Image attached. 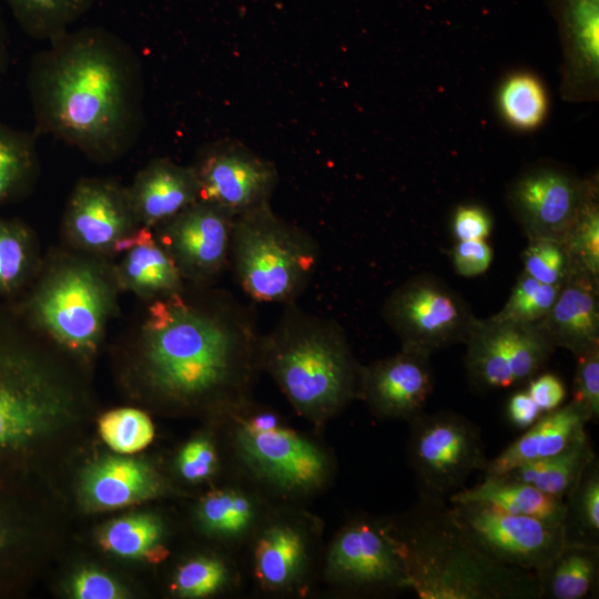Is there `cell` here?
<instances>
[{
  "label": "cell",
  "instance_id": "19",
  "mask_svg": "<svg viewBox=\"0 0 599 599\" xmlns=\"http://www.w3.org/2000/svg\"><path fill=\"white\" fill-rule=\"evenodd\" d=\"M314 532L311 522L300 515L262 520L252 537L254 575L264 590L284 593L304 585L313 564Z\"/></svg>",
  "mask_w": 599,
  "mask_h": 599
},
{
  "label": "cell",
  "instance_id": "28",
  "mask_svg": "<svg viewBox=\"0 0 599 599\" xmlns=\"http://www.w3.org/2000/svg\"><path fill=\"white\" fill-rule=\"evenodd\" d=\"M262 507L257 498L242 488H222L209 493L199 504L201 528L223 541H243L261 525Z\"/></svg>",
  "mask_w": 599,
  "mask_h": 599
},
{
  "label": "cell",
  "instance_id": "3",
  "mask_svg": "<svg viewBox=\"0 0 599 599\" xmlns=\"http://www.w3.org/2000/svg\"><path fill=\"white\" fill-rule=\"evenodd\" d=\"M413 590L420 599H536V573L499 564L465 532L446 502L419 499L390 519Z\"/></svg>",
  "mask_w": 599,
  "mask_h": 599
},
{
  "label": "cell",
  "instance_id": "10",
  "mask_svg": "<svg viewBox=\"0 0 599 599\" xmlns=\"http://www.w3.org/2000/svg\"><path fill=\"white\" fill-rule=\"evenodd\" d=\"M382 316L400 348L427 355L465 343L477 318L464 297L430 273L412 276L382 306Z\"/></svg>",
  "mask_w": 599,
  "mask_h": 599
},
{
  "label": "cell",
  "instance_id": "29",
  "mask_svg": "<svg viewBox=\"0 0 599 599\" xmlns=\"http://www.w3.org/2000/svg\"><path fill=\"white\" fill-rule=\"evenodd\" d=\"M43 257L32 229L0 215V298L19 297L35 277Z\"/></svg>",
  "mask_w": 599,
  "mask_h": 599
},
{
  "label": "cell",
  "instance_id": "45",
  "mask_svg": "<svg viewBox=\"0 0 599 599\" xmlns=\"http://www.w3.org/2000/svg\"><path fill=\"white\" fill-rule=\"evenodd\" d=\"M453 234L457 241L486 240L493 221L488 212L478 205H460L453 215Z\"/></svg>",
  "mask_w": 599,
  "mask_h": 599
},
{
  "label": "cell",
  "instance_id": "16",
  "mask_svg": "<svg viewBox=\"0 0 599 599\" xmlns=\"http://www.w3.org/2000/svg\"><path fill=\"white\" fill-rule=\"evenodd\" d=\"M235 215L197 200L153 230L187 285H216L229 267Z\"/></svg>",
  "mask_w": 599,
  "mask_h": 599
},
{
  "label": "cell",
  "instance_id": "43",
  "mask_svg": "<svg viewBox=\"0 0 599 599\" xmlns=\"http://www.w3.org/2000/svg\"><path fill=\"white\" fill-rule=\"evenodd\" d=\"M23 538L24 528L14 504L0 490V575L14 565Z\"/></svg>",
  "mask_w": 599,
  "mask_h": 599
},
{
  "label": "cell",
  "instance_id": "5",
  "mask_svg": "<svg viewBox=\"0 0 599 599\" xmlns=\"http://www.w3.org/2000/svg\"><path fill=\"white\" fill-rule=\"evenodd\" d=\"M361 364L343 328L295 303L262 335L261 367L294 409L323 426L357 398Z\"/></svg>",
  "mask_w": 599,
  "mask_h": 599
},
{
  "label": "cell",
  "instance_id": "26",
  "mask_svg": "<svg viewBox=\"0 0 599 599\" xmlns=\"http://www.w3.org/2000/svg\"><path fill=\"white\" fill-rule=\"evenodd\" d=\"M449 504L477 502L498 510L531 517L552 525H562L565 499L547 495L531 485L504 476L485 477L471 487L463 488L448 498Z\"/></svg>",
  "mask_w": 599,
  "mask_h": 599
},
{
  "label": "cell",
  "instance_id": "34",
  "mask_svg": "<svg viewBox=\"0 0 599 599\" xmlns=\"http://www.w3.org/2000/svg\"><path fill=\"white\" fill-rule=\"evenodd\" d=\"M565 501L566 542L599 546V463L597 456L583 470Z\"/></svg>",
  "mask_w": 599,
  "mask_h": 599
},
{
  "label": "cell",
  "instance_id": "48",
  "mask_svg": "<svg viewBox=\"0 0 599 599\" xmlns=\"http://www.w3.org/2000/svg\"><path fill=\"white\" fill-rule=\"evenodd\" d=\"M542 414L544 413L526 389L514 393L508 400V419L518 428H528L536 423Z\"/></svg>",
  "mask_w": 599,
  "mask_h": 599
},
{
  "label": "cell",
  "instance_id": "9",
  "mask_svg": "<svg viewBox=\"0 0 599 599\" xmlns=\"http://www.w3.org/2000/svg\"><path fill=\"white\" fill-rule=\"evenodd\" d=\"M409 423L407 455L419 499L446 502L468 477L485 470L480 428L453 410L422 413Z\"/></svg>",
  "mask_w": 599,
  "mask_h": 599
},
{
  "label": "cell",
  "instance_id": "38",
  "mask_svg": "<svg viewBox=\"0 0 599 599\" xmlns=\"http://www.w3.org/2000/svg\"><path fill=\"white\" fill-rule=\"evenodd\" d=\"M232 581L233 572L223 559L196 556L179 566L173 589L184 598H204L221 592Z\"/></svg>",
  "mask_w": 599,
  "mask_h": 599
},
{
  "label": "cell",
  "instance_id": "14",
  "mask_svg": "<svg viewBox=\"0 0 599 599\" xmlns=\"http://www.w3.org/2000/svg\"><path fill=\"white\" fill-rule=\"evenodd\" d=\"M470 539L491 559L529 572L545 568L566 544L562 525L508 514L477 502L450 504Z\"/></svg>",
  "mask_w": 599,
  "mask_h": 599
},
{
  "label": "cell",
  "instance_id": "8",
  "mask_svg": "<svg viewBox=\"0 0 599 599\" xmlns=\"http://www.w3.org/2000/svg\"><path fill=\"white\" fill-rule=\"evenodd\" d=\"M232 448L246 475L272 493L302 498L325 488L334 473L329 453L296 430L283 425L271 408L247 398L229 412Z\"/></svg>",
  "mask_w": 599,
  "mask_h": 599
},
{
  "label": "cell",
  "instance_id": "33",
  "mask_svg": "<svg viewBox=\"0 0 599 599\" xmlns=\"http://www.w3.org/2000/svg\"><path fill=\"white\" fill-rule=\"evenodd\" d=\"M164 539V524L158 516L136 514L110 522L100 541L120 557L156 561L166 555Z\"/></svg>",
  "mask_w": 599,
  "mask_h": 599
},
{
  "label": "cell",
  "instance_id": "24",
  "mask_svg": "<svg viewBox=\"0 0 599 599\" xmlns=\"http://www.w3.org/2000/svg\"><path fill=\"white\" fill-rule=\"evenodd\" d=\"M164 488L159 473L148 463L109 456L93 463L84 473L81 493L88 506L114 509L158 497Z\"/></svg>",
  "mask_w": 599,
  "mask_h": 599
},
{
  "label": "cell",
  "instance_id": "39",
  "mask_svg": "<svg viewBox=\"0 0 599 599\" xmlns=\"http://www.w3.org/2000/svg\"><path fill=\"white\" fill-rule=\"evenodd\" d=\"M104 443L120 454H133L145 448L154 437L150 417L135 408H118L108 412L99 420Z\"/></svg>",
  "mask_w": 599,
  "mask_h": 599
},
{
  "label": "cell",
  "instance_id": "32",
  "mask_svg": "<svg viewBox=\"0 0 599 599\" xmlns=\"http://www.w3.org/2000/svg\"><path fill=\"white\" fill-rule=\"evenodd\" d=\"M30 38L49 42L74 28L95 0H0Z\"/></svg>",
  "mask_w": 599,
  "mask_h": 599
},
{
  "label": "cell",
  "instance_id": "21",
  "mask_svg": "<svg viewBox=\"0 0 599 599\" xmlns=\"http://www.w3.org/2000/svg\"><path fill=\"white\" fill-rule=\"evenodd\" d=\"M139 224L154 230L199 200V185L191 165L169 158L145 164L128 186Z\"/></svg>",
  "mask_w": 599,
  "mask_h": 599
},
{
  "label": "cell",
  "instance_id": "30",
  "mask_svg": "<svg viewBox=\"0 0 599 599\" xmlns=\"http://www.w3.org/2000/svg\"><path fill=\"white\" fill-rule=\"evenodd\" d=\"M595 457L591 443L585 434L562 451L519 465L502 476L565 499Z\"/></svg>",
  "mask_w": 599,
  "mask_h": 599
},
{
  "label": "cell",
  "instance_id": "22",
  "mask_svg": "<svg viewBox=\"0 0 599 599\" xmlns=\"http://www.w3.org/2000/svg\"><path fill=\"white\" fill-rule=\"evenodd\" d=\"M599 280L572 271L537 326L552 345L576 357L599 346Z\"/></svg>",
  "mask_w": 599,
  "mask_h": 599
},
{
  "label": "cell",
  "instance_id": "13",
  "mask_svg": "<svg viewBox=\"0 0 599 599\" xmlns=\"http://www.w3.org/2000/svg\"><path fill=\"white\" fill-rule=\"evenodd\" d=\"M596 179L581 180L565 165L539 161L508 185L507 205L528 238L564 241Z\"/></svg>",
  "mask_w": 599,
  "mask_h": 599
},
{
  "label": "cell",
  "instance_id": "41",
  "mask_svg": "<svg viewBox=\"0 0 599 599\" xmlns=\"http://www.w3.org/2000/svg\"><path fill=\"white\" fill-rule=\"evenodd\" d=\"M219 467V454L214 443L206 436L189 440L176 458L180 476L190 483H200L213 476Z\"/></svg>",
  "mask_w": 599,
  "mask_h": 599
},
{
  "label": "cell",
  "instance_id": "20",
  "mask_svg": "<svg viewBox=\"0 0 599 599\" xmlns=\"http://www.w3.org/2000/svg\"><path fill=\"white\" fill-rule=\"evenodd\" d=\"M562 45L561 85L570 102L598 99V0H549Z\"/></svg>",
  "mask_w": 599,
  "mask_h": 599
},
{
  "label": "cell",
  "instance_id": "31",
  "mask_svg": "<svg viewBox=\"0 0 599 599\" xmlns=\"http://www.w3.org/2000/svg\"><path fill=\"white\" fill-rule=\"evenodd\" d=\"M40 176L37 134L0 119V206L28 196Z\"/></svg>",
  "mask_w": 599,
  "mask_h": 599
},
{
  "label": "cell",
  "instance_id": "49",
  "mask_svg": "<svg viewBox=\"0 0 599 599\" xmlns=\"http://www.w3.org/2000/svg\"><path fill=\"white\" fill-rule=\"evenodd\" d=\"M10 64V38L0 3V91Z\"/></svg>",
  "mask_w": 599,
  "mask_h": 599
},
{
  "label": "cell",
  "instance_id": "1",
  "mask_svg": "<svg viewBox=\"0 0 599 599\" xmlns=\"http://www.w3.org/2000/svg\"><path fill=\"white\" fill-rule=\"evenodd\" d=\"M132 328L135 373L161 403L225 416L251 397L262 334L254 308L231 292L185 284L148 303Z\"/></svg>",
  "mask_w": 599,
  "mask_h": 599
},
{
  "label": "cell",
  "instance_id": "37",
  "mask_svg": "<svg viewBox=\"0 0 599 599\" xmlns=\"http://www.w3.org/2000/svg\"><path fill=\"white\" fill-rule=\"evenodd\" d=\"M560 287L538 282L522 271L506 304L494 316L517 324H536L547 315Z\"/></svg>",
  "mask_w": 599,
  "mask_h": 599
},
{
  "label": "cell",
  "instance_id": "15",
  "mask_svg": "<svg viewBox=\"0 0 599 599\" xmlns=\"http://www.w3.org/2000/svg\"><path fill=\"white\" fill-rule=\"evenodd\" d=\"M141 227L128 186L105 177H82L74 184L62 219L67 247L111 258Z\"/></svg>",
  "mask_w": 599,
  "mask_h": 599
},
{
  "label": "cell",
  "instance_id": "18",
  "mask_svg": "<svg viewBox=\"0 0 599 599\" xmlns=\"http://www.w3.org/2000/svg\"><path fill=\"white\" fill-rule=\"evenodd\" d=\"M433 389L430 355L400 348L361 366L357 398L378 418L410 422L425 412Z\"/></svg>",
  "mask_w": 599,
  "mask_h": 599
},
{
  "label": "cell",
  "instance_id": "40",
  "mask_svg": "<svg viewBox=\"0 0 599 599\" xmlns=\"http://www.w3.org/2000/svg\"><path fill=\"white\" fill-rule=\"evenodd\" d=\"M521 257L524 272L544 284L562 286L573 271L562 241L528 238Z\"/></svg>",
  "mask_w": 599,
  "mask_h": 599
},
{
  "label": "cell",
  "instance_id": "11",
  "mask_svg": "<svg viewBox=\"0 0 599 599\" xmlns=\"http://www.w3.org/2000/svg\"><path fill=\"white\" fill-rule=\"evenodd\" d=\"M465 368L479 390L528 383L544 368L556 347L537 324L476 318L465 343Z\"/></svg>",
  "mask_w": 599,
  "mask_h": 599
},
{
  "label": "cell",
  "instance_id": "46",
  "mask_svg": "<svg viewBox=\"0 0 599 599\" xmlns=\"http://www.w3.org/2000/svg\"><path fill=\"white\" fill-rule=\"evenodd\" d=\"M71 586L73 596L79 599H116L123 597L121 589L112 578L94 569L79 571Z\"/></svg>",
  "mask_w": 599,
  "mask_h": 599
},
{
  "label": "cell",
  "instance_id": "27",
  "mask_svg": "<svg viewBox=\"0 0 599 599\" xmlns=\"http://www.w3.org/2000/svg\"><path fill=\"white\" fill-rule=\"evenodd\" d=\"M536 577L540 598L581 599L593 595L599 580V546L566 542Z\"/></svg>",
  "mask_w": 599,
  "mask_h": 599
},
{
  "label": "cell",
  "instance_id": "35",
  "mask_svg": "<svg viewBox=\"0 0 599 599\" xmlns=\"http://www.w3.org/2000/svg\"><path fill=\"white\" fill-rule=\"evenodd\" d=\"M499 108L515 128L532 130L541 124L547 113V95L537 77L520 72L508 77L499 91Z\"/></svg>",
  "mask_w": 599,
  "mask_h": 599
},
{
  "label": "cell",
  "instance_id": "42",
  "mask_svg": "<svg viewBox=\"0 0 599 599\" xmlns=\"http://www.w3.org/2000/svg\"><path fill=\"white\" fill-rule=\"evenodd\" d=\"M572 399L587 410L590 422L599 418V346L577 356Z\"/></svg>",
  "mask_w": 599,
  "mask_h": 599
},
{
  "label": "cell",
  "instance_id": "12",
  "mask_svg": "<svg viewBox=\"0 0 599 599\" xmlns=\"http://www.w3.org/2000/svg\"><path fill=\"white\" fill-rule=\"evenodd\" d=\"M325 576L353 592L409 590L390 519L358 517L344 525L328 546Z\"/></svg>",
  "mask_w": 599,
  "mask_h": 599
},
{
  "label": "cell",
  "instance_id": "44",
  "mask_svg": "<svg viewBox=\"0 0 599 599\" xmlns=\"http://www.w3.org/2000/svg\"><path fill=\"white\" fill-rule=\"evenodd\" d=\"M493 261V248L486 240L458 241L451 250V262L457 274L474 277L485 273Z\"/></svg>",
  "mask_w": 599,
  "mask_h": 599
},
{
  "label": "cell",
  "instance_id": "6",
  "mask_svg": "<svg viewBox=\"0 0 599 599\" xmlns=\"http://www.w3.org/2000/svg\"><path fill=\"white\" fill-rule=\"evenodd\" d=\"M120 292L111 258L67 247L43 257L28 288L7 303L51 345L88 358L105 336Z\"/></svg>",
  "mask_w": 599,
  "mask_h": 599
},
{
  "label": "cell",
  "instance_id": "47",
  "mask_svg": "<svg viewBox=\"0 0 599 599\" xmlns=\"http://www.w3.org/2000/svg\"><path fill=\"white\" fill-rule=\"evenodd\" d=\"M542 413L561 406L566 397V387L561 378L551 373H545L528 380L527 389Z\"/></svg>",
  "mask_w": 599,
  "mask_h": 599
},
{
  "label": "cell",
  "instance_id": "17",
  "mask_svg": "<svg viewBox=\"0 0 599 599\" xmlns=\"http://www.w3.org/2000/svg\"><path fill=\"white\" fill-rule=\"evenodd\" d=\"M191 166L199 200L235 216L270 203L278 183L274 163L236 140H217L202 146Z\"/></svg>",
  "mask_w": 599,
  "mask_h": 599
},
{
  "label": "cell",
  "instance_id": "25",
  "mask_svg": "<svg viewBox=\"0 0 599 599\" xmlns=\"http://www.w3.org/2000/svg\"><path fill=\"white\" fill-rule=\"evenodd\" d=\"M119 256L113 266L120 290L146 303L171 296L185 286L173 260L151 229L142 226Z\"/></svg>",
  "mask_w": 599,
  "mask_h": 599
},
{
  "label": "cell",
  "instance_id": "36",
  "mask_svg": "<svg viewBox=\"0 0 599 599\" xmlns=\"http://www.w3.org/2000/svg\"><path fill=\"white\" fill-rule=\"evenodd\" d=\"M572 268L599 280V203L598 181L591 184L573 225L562 241Z\"/></svg>",
  "mask_w": 599,
  "mask_h": 599
},
{
  "label": "cell",
  "instance_id": "7",
  "mask_svg": "<svg viewBox=\"0 0 599 599\" xmlns=\"http://www.w3.org/2000/svg\"><path fill=\"white\" fill-rule=\"evenodd\" d=\"M318 261L316 241L278 216L271 203L235 216L229 265L252 301L295 303L315 274Z\"/></svg>",
  "mask_w": 599,
  "mask_h": 599
},
{
  "label": "cell",
  "instance_id": "23",
  "mask_svg": "<svg viewBox=\"0 0 599 599\" xmlns=\"http://www.w3.org/2000/svg\"><path fill=\"white\" fill-rule=\"evenodd\" d=\"M589 422L586 408L573 399L544 413L520 437L488 460L485 477H499L519 465L562 451L587 434Z\"/></svg>",
  "mask_w": 599,
  "mask_h": 599
},
{
  "label": "cell",
  "instance_id": "4",
  "mask_svg": "<svg viewBox=\"0 0 599 599\" xmlns=\"http://www.w3.org/2000/svg\"><path fill=\"white\" fill-rule=\"evenodd\" d=\"M49 344L0 305V474L24 464L79 408L80 389Z\"/></svg>",
  "mask_w": 599,
  "mask_h": 599
},
{
  "label": "cell",
  "instance_id": "2",
  "mask_svg": "<svg viewBox=\"0 0 599 599\" xmlns=\"http://www.w3.org/2000/svg\"><path fill=\"white\" fill-rule=\"evenodd\" d=\"M142 67L135 50L103 27H74L49 41L27 75L34 133L97 163L121 159L144 126Z\"/></svg>",
  "mask_w": 599,
  "mask_h": 599
}]
</instances>
